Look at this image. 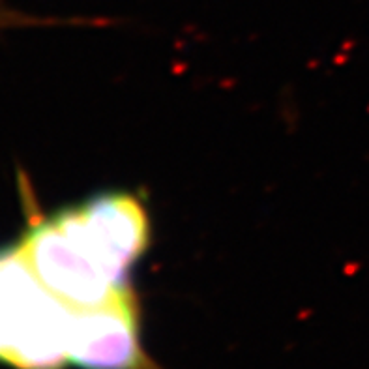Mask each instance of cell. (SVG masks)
<instances>
[{"mask_svg": "<svg viewBox=\"0 0 369 369\" xmlns=\"http://www.w3.org/2000/svg\"><path fill=\"white\" fill-rule=\"evenodd\" d=\"M68 307L38 279L19 248L0 251V360L19 369L69 362Z\"/></svg>", "mask_w": 369, "mask_h": 369, "instance_id": "obj_1", "label": "cell"}, {"mask_svg": "<svg viewBox=\"0 0 369 369\" xmlns=\"http://www.w3.org/2000/svg\"><path fill=\"white\" fill-rule=\"evenodd\" d=\"M17 248L38 279L71 309L99 307L129 291L111 279L58 216L32 227Z\"/></svg>", "mask_w": 369, "mask_h": 369, "instance_id": "obj_2", "label": "cell"}, {"mask_svg": "<svg viewBox=\"0 0 369 369\" xmlns=\"http://www.w3.org/2000/svg\"><path fill=\"white\" fill-rule=\"evenodd\" d=\"M58 218L96 257L116 285L129 287L127 276L150 242L148 216L137 197L105 193L64 210Z\"/></svg>", "mask_w": 369, "mask_h": 369, "instance_id": "obj_3", "label": "cell"}, {"mask_svg": "<svg viewBox=\"0 0 369 369\" xmlns=\"http://www.w3.org/2000/svg\"><path fill=\"white\" fill-rule=\"evenodd\" d=\"M133 291L90 309H71L68 358L83 369H157L141 345Z\"/></svg>", "mask_w": 369, "mask_h": 369, "instance_id": "obj_4", "label": "cell"}]
</instances>
